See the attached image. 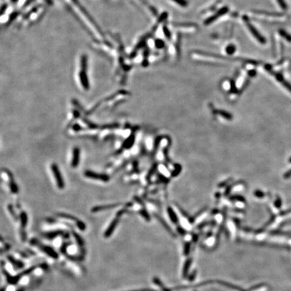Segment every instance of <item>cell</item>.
<instances>
[{
  "instance_id": "1",
  "label": "cell",
  "mask_w": 291,
  "mask_h": 291,
  "mask_svg": "<svg viewBox=\"0 0 291 291\" xmlns=\"http://www.w3.org/2000/svg\"><path fill=\"white\" fill-rule=\"evenodd\" d=\"M71 13L82 24V25L96 41H102L104 35L95 20L91 17L78 0H63Z\"/></svg>"
},
{
  "instance_id": "2",
  "label": "cell",
  "mask_w": 291,
  "mask_h": 291,
  "mask_svg": "<svg viewBox=\"0 0 291 291\" xmlns=\"http://www.w3.org/2000/svg\"><path fill=\"white\" fill-rule=\"evenodd\" d=\"M88 57L85 53H83L80 57L79 61V72L78 77L84 89L88 90L89 88V82L88 78Z\"/></svg>"
},
{
  "instance_id": "3",
  "label": "cell",
  "mask_w": 291,
  "mask_h": 291,
  "mask_svg": "<svg viewBox=\"0 0 291 291\" xmlns=\"http://www.w3.org/2000/svg\"><path fill=\"white\" fill-rule=\"evenodd\" d=\"M243 19H244V21L246 24V25H247L248 28V29L249 30L250 32H251V33L252 34V35L254 36V37H255V39L257 40H258V41H259L260 43L265 44L266 43L265 39L260 33L259 32H258V31L255 28V26H253L252 24L249 22V19L247 17H244Z\"/></svg>"
},
{
  "instance_id": "4",
  "label": "cell",
  "mask_w": 291,
  "mask_h": 291,
  "mask_svg": "<svg viewBox=\"0 0 291 291\" xmlns=\"http://www.w3.org/2000/svg\"><path fill=\"white\" fill-rule=\"evenodd\" d=\"M217 283L218 282V280H208L204 281L202 282H199V283H198L194 285H181V286H176V287H174L173 289H171L172 291L173 290H181V289H191V288H197V287H202V286H204L206 285H208L209 284H213V283Z\"/></svg>"
},
{
  "instance_id": "5",
  "label": "cell",
  "mask_w": 291,
  "mask_h": 291,
  "mask_svg": "<svg viewBox=\"0 0 291 291\" xmlns=\"http://www.w3.org/2000/svg\"><path fill=\"white\" fill-rule=\"evenodd\" d=\"M58 216L60 217V218H64V219L71 220L73 221V222H74L76 224L77 227H78V228L81 231H84L86 229V226H85L84 223L82 222V221L79 220L77 218H76V217H73V216H72L71 215H68V214H59Z\"/></svg>"
},
{
  "instance_id": "6",
  "label": "cell",
  "mask_w": 291,
  "mask_h": 291,
  "mask_svg": "<svg viewBox=\"0 0 291 291\" xmlns=\"http://www.w3.org/2000/svg\"><path fill=\"white\" fill-rule=\"evenodd\" d=\"M37 245H39V249L41 250L42 251H43L45 253L47 254V256L49 257H51L52 258H54V259H57L58 258L59 256L57 253L55 251L54 249H53L51 247H49V246L47 245H40L36 243Z\"/></svg>"
},
{
  "instance_id": "7",
  "label": "cell",
  "mask_w": 291,
  "mask_h": 291,
  "mask_svg": "<svg viewBox=\"0 0 291 291\" xmlns=\"http://www.w3.org/2000/svg\"><path fill=\"white\" fill-rule=\"evenodd\" d=\"M119 222H120V218H119L118 216L114 220H113L111 223L109 224V227L106 228V230L105 232L104 236L105 238H109V237L111 236V235L114 232Z\"/></svg>"
},
{
  "instance_id": "8",
  "label": "cell",
  "mask_w": 291,
  "mask_h": 291,
  "mask_svg": "<svg viewBox=\"0 0 291 291\" xmlns=\"http://www.w3.org/2000/svg\"><path fill=\"white\" fill-rule=\"evenodd\" d=\"M51 169L53 173V175H54L55 177L57 185H58V187L60 188H63L64 186L63 181L62 177H61V175L60 174V172L59 171V169H58V168H57V165H53L51 166Z\"/></svg>"
},
{
  "instance_id": "9",
  "label": "cell",
  "mask_w": 291,
  "mask_h": 291,
  "mask_svg": "<svg viewBox=\"0 0 291 291\" xmlns=\"http://www.w3.org/2000/svg\"><path fill=\"white\" fill-rule=\"evenodd\" d=\"M227 12H228V8H227V7H224L222 8V9L220 10L218 12H217L216 14H215L213 15L212 16H211L210 18H208V19L206 20V22H205V23H206V24H210V23L213 22L215 20L218 19V18L220 17V16H223V15L224 14H226Z\"/></svg>"
},
{
  "instance_id": "10",
  "label": "cell",
  "mask_w": 291,
  "mask_h": 291,
  "mask_svg": "<svg viewBox=\"0 0 291 291\" xmlns=\"http://www.w3.org/2000/svg\"><path fill=\"white\" fill-rule=\"evenodd\" d=\"M192 260L191 257L188 258V259L185 261V264H184L183 268V272H182V276L183 278H187L188 275H189V272H190V269L191 268V265L192 264Z\"/></svg>"
},
{
  "instance_id": "11",
  "label": "cell",
  "mask_w": 291,
  "mask_h": 291,
  "mask_svg": "<svg viewBox=\"0 0 291 291\" xmlns=\"http://www.w3.org/2000/svg\"><path fill=\"white\" fill-rule=\"evenodd\" d=\"M274 75H275L274 76L276 77V80L278 82H281L282 84V85H283L284 87L288 90V91H289L290 92H291V84L289 82H287V81L284 80L283 76H282L281 73H274Z\"/></svg>"
},
{
  "instance_id": "12",
  "label": "cell",
  "mask_w": 291,
  "mask_h": 291,
  "mask_svg": "<svg viewBox=\"0 0 291 291\" xmlns=\"http://www.w3.org/2000/svg\"><path fill=\"white\" fill-rule=\"evenodd\" d=\"M156 217H157V218L158 219V220L160 221V223H161L163 225L164 228H165L166 229V230L167 231V232L169 233V235H170L171 236L173 237V238H176V237H177V236H176V234H175V233L173 231H172V229H171V227L169 226V224H167V223L165 222V220H164L163 219H162L161 218H160L159 216H157Z\"/></svg>"
},
{
  "instance_id": "13",
  "label": "cell",
  "mask_w": 291,
  "mask_h": 291,
  "mask_svg": "<svg viewBox=\"0 0 291 291\" xmlns=\"http://www.w3.org/2000/svg\"><path fill=\"white\" fill-rule=\"evenodd\" d=\"M153 282L156 285H157L162 290V291H172L171 289L167 288L165 284H163V282L158 277H154L153 278Z\"/></svg>"
},
{
  "instance_id": "14",
  "label": "cell",
  "mask_w": 291,
  "mask_h": 291,
  "mask_svg": "<svg viewBox=\"0 0 291 291\" xmlns=\"http://www.w3.org/2000/svg\"><path fill=\"white\" fill-rule=\"evenodd\" d=\"M217 283L220 284V285H222V286H224L227 288L231 289L241 290V288L239 287V286H235L234 284H232L231 283H229V282H224V281H223V280H218V282H217Z\"/></svg>"
},
{
  "instance_id": "15",
  "label": "cell",
  "mask_w": 291,
  "mask_h": 291,
  "mask_svg": "<svg viewBox=\"0 0 291 291\" xmlns=\"http://www.w3.org/2000/svg\"><path fill=\"white\" fill-rule=\"evenodd\" d=\"M79 150L77 148H75L73 150V159H72V166L75 167L77 165L79 161Z\"/></svg>"
},
{
  "instance_id": "16",
  "label": "cell",
  "mask_w": 291,
  "mask_h": 291,
  "mask_svg": "<svg viewBox=\"0 0 291 291\" xmlns=\"http://www.w3.org/2000/svg\"><path fill=\"white\" fill-rule=\"evenodd\" d=\"M278 33H279V35L281 36H282V37H283L284 39H286V40H287V41L291 42V35L289 34L287 32L281 29V30H279V31H278Z\"/></svg>"
},
{
  "instance_id": "17",
  "label": "cell",
  "mask_w": 291,
  "mask_h": 291,
  "mask_svg": "<svg viewBox=\"0 0 291 291\" xmlns=\"http://www.w3.org/2000/svg\"><path fill=\"white\" fill-rule=\"evenodd\" d=\"M62 232L61 231H55V232H49V233H46L44 235L45 236L46 238L49 239H52L53 238H55L57 236L60 235L62 234Z\"/></svg>"
},
{
  "instance_id": "18",
  "label": "cell",
  "mask_w": 291,
  "mask_h": 291,
  "mask_svg": "<svg viewBox=\"0 0 291 291\" xmlns=\"http://www.w3.org/2000/svg\"><path fill=\"white\" fill-rule=\"evenodd\" d=\"M168 212H169V214L170 218H171V219L172 220V222H173L174 224H177L179 223V220L177 218V217L176 216V215L174 213V212L173 211V210H171V208H169V210H168Z\"/></svg>"
},
{
  "instance_id": "19",
  "label": "cell",
  "mask_w": 291,
  "mask_h": 291,
  "mask_svg": "<svg viewBox=\"0 0 291 291\" xmlns=\"http://www.w3.org/2000/svg\"><path fill=\"white\" fill-rule=\"evenodd\" d=\"M191 243L190 242H186L184 245V250H183V254L184 256H187L191 251Z\"/></svg>"
},
{
  "instance_id": "20",
  "label": "cell",
  "mask_w": 291,
  "mask_h": 291,
  "mask_svg": "<svg viewBox=\"0 0 291 291\" xmlns=\"http://www.w3.org/2000/svg\"><path fill=\"white\" fill-rule=\"evenodd\" d=\"M20 217H21V225H22V227H25V226L27 224V223H28L27 216H26V214H25V213L23 212L21 214V216H20Z\"/></svg>"
},
{
  "instance_id": "21",
  "label": "cell",
  "mask_w": 291,
  "mask_h": 291,
  "mask_svg": "<svg viewBox=\"0 0 291 291\" xmlns=\"http://www.w3.org/2000/svg\"><path fill=\"white\" fill-rule=\"evenodd\" d=\"M235 51L236 47L235 45H230L227 46V47L226 48V52L229 55L233 54V53L235 52Z\"/></svg>"
},
{
  "instance_id": "22",
  "label": "cell",
  "mask_w": 291,
  "mask_h": 291,
  "mask_svg": "<svg viewBox=\"0 0 291 291\" xmlns=\"http://www.w3.org/2000/svg\"><path fill=\"white\" fill-rule=\"evenodd\" d=\"M196 276H197V270H195L190 274V275H188L187 279L190 282H193L194 280H195Z\"/></svg>"
},
{
  "instance_id": "23",
  "label": "cell",
  "mask_w": 291,
  "mask_h": 291,
  "mask_svg": "<svg viewBox=\"0 0 291 291\" xmlns=\"http://www.w3.org/2000/svg\"><path fill=\"white\" fill-rule=\"evenodd\" d=\"M73 235H74V237H75V239L76 240L77 244H78L80 246L84 245V241H83L82 239L78 235L76 234V233H73Z\"/></svg>"
},
{
  "instance_id": "24",
  "label": "cell",
  "mask_w": 291,
  "mask_h": 291,
  "mask_svg": "<svg viewBox=\"0 0 291 291\" xmlns=\"http://www.w3.org/2000/svg\"><path fill=\"white\" fill-rule=\"evenodd\" d=\"M276 1L282 10L287 9V5H286V3L284 0H276Z\"/></svg>"
},
{
  "instance_id": "25",
  "label": "cell",
  "mask_w": 291,
  "mask_h": 291,
  "mask_svg": "<svg viewBox=\"0 0 291 291\" xmlns=\"http://www.w3.org/2000/svg\"><path fill=\"white\" fill-rule=\"evenodd\" d=\"M177 232L179 235H181V236H185L186 234H187V231L185 230V229H184L183 228L181 227H178L177 228Z\"/></svg>"
},
{
  "instance_id": "26",
  "label": "cell",
  "mask_w": 291,
  "mask_h": 291,
  "mask_svg": "<svg viewBox=\"0 0 291 291\" xmlns=\"http://www.w3.org/2000/svg\"><path fill=\"white\" fill-rule=\"evenodd\" d=\"M173 1L179 4V5L181 6H185L187 5V2L185 1V0H173Z\"/></svg>"
},
{
  "instance_id": "27",
  "label": "cell",
  "mask_w": 291,
  "mask_h": 291,
  "mask_svg": "<svg viewBox=\"0 0 291 291\" xmlns=\"http://www.w3.org/2000/svg\"><path fill=\"white\" fill-rule=\"evenodd\" d=\"M156 46L158 48H161L164 46V43L161 40H157V41H156Z\"/></svg>"
},
{
  "instance_id": "28",
  "label": "cell",
  "mask_w": 291,
  "mask_h": 291,
  "mask_svg": "<svg viewBox=\"0 0 291 291\" xmlns=\"http://www.w3.org/2000/svg\"><path fill=\"white\" fill-rule=\"evenodd\" d=\"M141 214H142V215L143 216V217H144V218H145V219H146L147 221H148V222H149V221L150 220V218L149 215L146 212H143V211H142V212H141Z\"/></svg>"
},
{
  "instance_id": "29",
  "label": "cell",
  "mask_w": 291,
  "mask_h": 291,
  "mask_svg": "<svg viewBox=\"0 0 291 291\" xmlns=\"http://www.w3.org/2000/svg\"><path fill=\"white\" fill-rule=\"evenodd\" d=\"M255 195L258 197V198H262V197H264L265 195V194L263 193V192H262L260 190H257L256 191V193H255Z\"/></svg>"
},
{
  "instance_id": "30",
  "label": "cell",
  "mask_w": 291,
  "mask_h": 291,
  "mask_svg": "<svg viewBox=\"0 0 291 291\" xmlns=\"http://www.w3.org/2000/svg\"><path fill=\"white\" fill-rule=\"evenodd\" d=\"M131 291H157V290H156L153 289H150V288H145V289L134 290H131Z\"/></svg>"
},
{
  "instance_id": "31",
  "label": "cell",
  "mask_w": 291,
  "mask_h": 291,
  "mask_svg": "<svg viewBox=\"0 0 291 291\" xmlns=\"http://www.w3.org/2000/svg\"><path fill=\"white\" fill-rule=\"evenodd\" d=\"M198 239H199V235H198L193 234V235H192V241H193L194 243H195L197 241H198Z\"/></svg>"
},
{
  "instance_id": "32",
  "label": "cell",
  "mask_w": 291,
  "mask_h": 291,
  "mask_svg": "<svg viewBox=\"0 0 291 291\" xmlns=\"http://www.w3.org/2000/svg\"><path fill=\"white\" fill-rule=\"evenodd\" d=\"M274 204H275V206L277 208L281 207V199L280 198H278L276 200V202H275V203H274Z\"/></svg>"
},
{
  "instance_id": "33",
  "label": "cell",
  "mask_w": 291,
  "mask_h": 291,
  "mask_svg": "<svg viewBox=\"0 0 291 291\" xmlns=\"http://www.w3.org/2000/svg\"><path fill=\"white\" fill-rule=\"evenodd\" d=\"M212 235V232H211V231H210V232H208V234L206 235V238H209V237H211Z\"/></svg>"
},
{
  "instance_id": "34",
  "label": "cell",
  "mask_w": 291,
  "mask_h": 291,
  "mask_svg": "<svg viewBox=\"0 0 291 291\" xmlns=\"http://www.w3.org/2000/svg\"><path fill=\"white\" fill-rule=\"evenodd\" d=\"M289 162H290V163H291V157H290V158H289Z\"/></svg>"
}]
</instances>
